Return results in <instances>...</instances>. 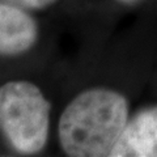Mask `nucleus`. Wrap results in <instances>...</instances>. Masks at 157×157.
I'll return each instance as SVG.
<instances>
[{
  "instance_id": "1",
  "label": "nucleus",
  "mask_w": 157,
  "mask_h": 157,
  "mask_svg": "<svg viewBox=\"0 0 157 157\" xmlns=\"http://www.w3.org/2000/svg\"><path fill=\"white\" fill-rule=\"evenodd\" d=\"M128 100L111 88L80 92L68 102L58 123L62 151L71 157L109 156L128 122Z\"/></svg>"
},
{
  "instance_id": "2",
  "label": "nucleus",
  "mask_w": 157,
  "mask_h": 157,
  "mask_svg": "<svg viewBox=\"0 0 157 157\" xmlns=\"http://www.w3.org/2000/svg\"><path fill=\"white\" fill-rule=\"evenodd\" d=\"M50 111V102L34 82L9 80L0 85V131L17 153L32 156L45 149Z\"/></svg>"
},
{
  "instance_id": "3",
  "label": "nucleus",
  "mask_w": 157,
  "mask_h": 157,
  "mask_svg": "<svg viewBox=\"0 0 157 157\" xmlns=\"http://www.w3.org/2000/svg\"><path fill=\"white\" fill-rule=\"evenodd\" d=\"M39 39V26L29 12L14 4L0 2V55L20 56Z\"/></svg>"
},
{
  "instance_id": "4",
  "label": "nucleus",
  "mask_w": 157,
  "mask_h": 157,
  "mask_svg": "<svg viewBox=\"0 0 157 157\" xmlns=\"http://www.w3.org/2000/svg\"><path fill=\"white\" fill-rule=\"evenodd\" d=\"M109 157H157V105L128 119Z\"/></svg>"
},
{
  "instance_id": "5",
  "label": "nucleus",
  "mask_w": 157,
  "mask_h": 157,
  "mask_svg": "<svg viewBox=\"0 0 157 157\" xmlns=\"http://www.w3.org/2000/svg\"><path fill=\"white\" fill-rule=\"evenodd\" d=\"M3 2L14 4L26 11H41V9L54 6L58 0H3Z\"/></svg>"
},
{
  "instance_id": "6",
  "label": "nucleus",
  "mask_w": 157,
  "mask_h": 157,
  "mask_svg": "<svg viewBox=\"0 0 157 157\" xmlns=\"http://www.w3.org/2000/svg\"><path fill=\"white\" fill-rule=\"evenodd\" d=\"M117 2L121 4H135L139 2V0H117Z\"/></svg>"
}]
</instances>
